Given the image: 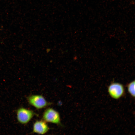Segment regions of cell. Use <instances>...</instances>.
I'll list each match as a JSON object with an SVG mask.
<instances>
[{
  "mask_svg": "<svg viewBox=\"0 0 135 135\" xmlns=\"http://www.w3.org/2000/svg\"><path fill=\"white\" fill-rule=\"evenodd\" d=\"M29 104L38 109L44 108L51 104L42 95H32L27 98Z\"/></svg>",
  "mask_w": 135,
  "mask_h": 135,
  "instance_id": "cell-1",
  "label": "cell"
},
{
  "mask_svg": "<svg viewBox=\"0 0 135 135\" xmlns=\"http://www.w3.org/2000/svg\"><path fill=\"white\" fill-rule=\"evenodd\" d=\"M37 114L32 110L23 107L19 108L16 111L17 120L22 124H27Z\"/></svg>",
  "mask_w": 135,
  "mask_h": 135,
  "instance_id": "cell-2",
  "label": "cell"
},
{
  "mask_svg": "<svg viewBox=\"0 0 135 135\" xmlns=\"http://www.w3.org/2000/svg\"><path fill=\"white\" fill-rule=\"evenodd\" d=\"M43 120L46 122H49L58 125L61 124L60 118L59 113L52 108L46 109L43 114Z\"/></svg>",
  "mask_w": 135,
  "mask_h": 135,
  "instance_id": "cell-3",
  "label": "cell"
},
{
  "mask_svg": "<svg viewBox=\"0 0 135 135\" xmlns=\"http://www.w3.org/2000/svg\"><path fill=\"white\" fill-rule=\"evenodd\" d=\"M108 92L112 98L115 99H118L124 94V88L121 84L113 82L108 86Z\"/></svg>",
  "mask_w": 135,
  "mask_h": 135,
  "instance_id": "cell-4",
  "label": "cell"
},
{
  "mask_svg": "<svg viewBox=\"0 0 135 135\" xmlns=\"http://www.w3.org/2000/svg\"><path fill=\"white\" fill-rule=\"evenodd\" d=\"M50 128L46 122L44 120H37L34 123L32 132L43 134L47 133Z\"/></svg>",
  "mask_w": 135,
  "mask_h": 135,
  "instance_id": "cell-5",
  "label": "cell"
},
{
  "mask_svg": "<svg viewBox=\"0 0 135 135\" xmlns=\"http://www.w3.org/2000/svg\"><path fill=\"white\" fill-rule=\"evenodd\" d=\"M128 91L132 97L135 96V81L134 80L130 83L127 86Z\"/></svg>",
  "mask_w": 135,
  "mask_h": 135,
  "instance_id": "cell-6",
  "label": "cell"
}]
</instances>
